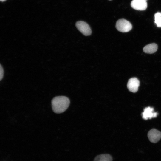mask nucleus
Returning a JSON list of instances; mask_svg holds the SVG:
<instances>
[{
  "label": "nucleus",
  "instance_id": "nucleus-1",
  "mask_svg": "<svg viewBox=\"0 0 161 161\" xmlns=\"http://www.w3.org/2000/svg\"><path fill=\"white\" fill-rule=\"evenodd\" d=\"M70 103L69 99L64 96H60L54 97L52 100V109L55 113H61L65 111Z\"/></svg>",
  "mask_w": 161,
  "mask_h": 161
},
{
  "label": "nucleus",
  "instance_id": "nucleus-2",
  "mask_svg": "<svg viewBox=\"0 0 161 161\" xmlns=\"http://www.w3.org/2000/svg\"><path fill=\"white\" fill-rule=\"evenodd\" d=\"M132 25L129 21L124 19L118 20L116 22V27L119 31L126 32L130 31L132 28Z\"/></svg>",
  "mask_w": 161,
  "mask_h": 161
},
{
  "label": "nucleus",
  "instance_id": "nucleus-3",
  "mask_svg": "<svg viewBox=\"0 0 161 161\" xmlns=\"http://www.w3.org/2000/svg\"><path fill=\"white\" fill-rule=\"evenodd\" d=\"M78 29L85 36L90 35L92 31L89 26L86 22L82 21H79L76 23Z\"/></svg>",
  "mask_w": 161,
  "mask_h": 161
},
{
  "label": "nucleus",
  "instance_id": "nucleus-4",
  "mask_svg": "<svg viewBox=\"0 0 161 161\" xmlns=\"http://www.w3.org/2000/svg\"><path fill=\"white\" fill-rule=\"evenodd\" d=\"M131 6L135 10H144L147 8V4L144 0H133L131 2Z\"/></svg>",
  "mask_w": 161,
  "mask_h": 161
},
{
  "label": "nucleus",
  "instance_id": "nucleus-5",
  "mask_svg": "<svg viewBox=\"0 0 161 161\" xmlns=\"http://www.w3.org/2000/svg\"><path fill=\"white\" fill-rule=\"evenodd\" d=\"M148 137L151 142L156 143L161 138V132L155 129H152L148 133Z\"/></svg>",
  "mask_w": 161,
  "mask_h": 161
},
{
  "label": "nucleus",
  "instance_id": "nucleus-6",
  "mask_svg": "<svg viewBox=\"0 0 161 161\" xmlns=\"http://www.w3.org/2000/svg\"><path fill=\"white\" fill-rule=\"evenodd\" d=\"M139 85V80L136 78H132L128 80L127 87L129 91L134 93L138 91Z\"/></svg>",
  "mask_w": 161,
  "mask_h": 161
},
{
  "label": "nucleus",
  "instance_id": "nucleus-7",
  "mask_svg": "<svg viewBox=\"0 0 161 161\" xmlns=\"http://www.w3.org/2000/svg\"><path fill=\"white\" fill-rule=\"evenodd\" d=\"M158 113L154 112L153 108L148 107L145 108L142 113L143 118L145 120L150 119L152 118L156 117Z\"/></svg>",
  "mask_w": 161,
  "mask_h": 161
},
{
  "label": "nucleus",
  "instance_id": "nucleus-8",
  "mask_svg": "<svg viewBox=\"0 0 161 161\" xmlns=\"http://www.w3.org/2000/svg\"><path fill=\"white\" fill-rule=\"evenodd\" d=\"M157 49V46L155 43H152L145 46L143 48L144 52L148 54H152L156 52Z\"/></svg>",
  "mask_w": 161,
  "mask_h": 161
},
{
  "label": "nucleus",
  "instance_id": "nucleus-9",
  "mask_svg": "<svg viewBox=\"0 0 161 161\" xmlns=\"http://www.w3.org/2000/svg\"><path fill=\"white\" fill-rule=\"evenodd\" d=\"M111 156L108 154H103L96 156L94 159V161H112Z\"/></svg>",
  "mask_w": 161,
  "mask_h": 161
},
{
  "label": "nucleus",
  "instance_id": "nucleus-10",
  "mask_svg": "<svg viewBox=\"0 0 161 161\" xmlns=\"http://www.w3.org/2000/svg\"><path fill=\"white\" fill-rule=\"evenodd\" d=\"M154 22L157 27H161V13L157 12L154 14Z\"/></svg>",
  "mask_w": 161,
  "mask_h": 161
},
{
  "label": "nucleus",
  "instance_id": "nucleus-11",
  "mask_svg": "<svg viewBox=\"0 0 161 161\" xmlns=\"http://www.w3.org/2000/svg\"><path fill=\"white\" fill-rule=\"evenodd\" d=\"M4 75V70L3 67L2 66L1 64H0V79L1 80L3 78Z\"/></svg>",
  "mask_w": 161,
  "mask_h": 161
},
{
  "label": "nucleus",
  "instance_id": "nucleus-12",
  "mask_svg": "<svg viewBox=\"0 0 161 161\" xmlns=\"http://www.w3.org/2000/svg\"><path fill=\"white\" fill-rule=\"evenodd\" d=\"M1 1L3 2L5 1L6 0H0Z\"/></svg>",
  "mask_w": 161,
  "mask_h": 161
},
{
  "label": "nucleus",
  "instance_id": "nucleus-13",
  "mask_svg": "<svg viewBox=\"0 0 161 161\" xmlns=\"http://www.w3.org/2000/svg\"><path fill=\"white\" fill-rule=\"evenodd\" d=\"M109 0V1H111V0Z\"/></svg>",
  "mask_w": 161,
  "mask_h": 161
},
{
  "label": "nucleus",
  "instance_id": "nucleus-14",
  "mask_svg": "<svg viewBox=\"0 0 161 161\" xmlns=\"http://www.w3.org/2000/svg\"><path fill=\"white\" fill-rule=\"evenodd\" d=\"M145 0V1H146V0Z\"/></svg>",
  "mask_w": 161,
  "mask_h": 161
}]
</instances>
